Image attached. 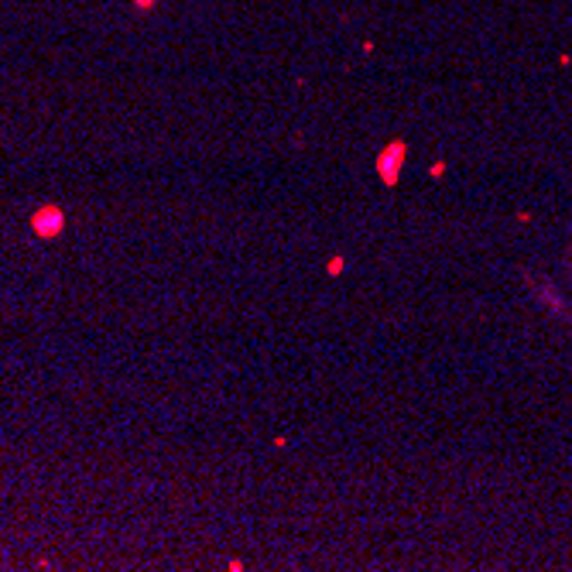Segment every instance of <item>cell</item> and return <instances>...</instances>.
<instances>
[{
    "label": "cell",
    "instance_id": "1",
    "mask_svg": "<svg viewBox=\"0 0 572 572\" xmlns=\"http://www.w3.org/2000/svg\"><path fill=\"white\" fill-rule=\"evenodd\" d=\"M38 226H41V230H48V226H52V230H59V213H45V216L38 219Z\"/></svg>",
    "mask_w": 572,
    "mask_h": 572
}]
</instances>
